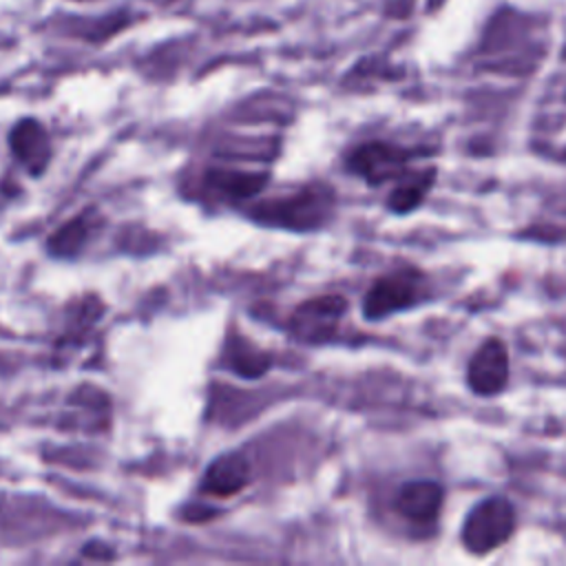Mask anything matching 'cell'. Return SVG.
I'll list each match as a JSON object with an SVG mask.
<instances>
[{
    "instance_id": "obj_12",
    "label": "cell",
    "mask_w": 566,
    "mask_h": 566,
    "mask_svg": "<svg viewBox=\"0 0 566 566\" xmlns=\"http://www.w3.org/2000/svg\"><path fill=\"white\" fill-rule=\"evenodd\" d=\"M265 177L254 172H241V170H214L210 172V184L228 197H245L256 192L263 186Z\"/></svg>"
},
{
    "instance_id": "obj_9",
    "label": "cell",
    "mask_w": 566,
    "mask_h": 566,
    "mask_svg": "<svg viewBox=\"0 0 566 566\" xmlns=\"http://www.w3.org/2000/svg\"><path fill=\"white\" fill-rule=\"evenodd\" d=\"M11 150L15 157L31 170V175H40L51 155L46 130L35 119H22L11 130Z\"/></svg>"
},
{
    "instance_id": "obj_1",
    "label": "cell",
    "mask_w": 566,
    "mask_h": 566,
    "mask_svg": "<svg viewBox=\"0 0 566 566\" xmlns=\"http://www.w3.org/2000/svg\"><path fill=\"white\" fill-rule=\"evenodd\" d=\"M334 210V192L325 186H307L294 195L263 201L252 212L254 219L268 226L292 228V230H314L323 226Z\"/></svg>"
},
{
    "instance_id": "obj_4",
    "label": "cell",
    "mask_w": 566,
    "mask_h": 566,
    "mask_svg": "<svg viewBox=\"0 0 566 566\" xmlns=\"http://www.w3.org/2000/svg\"><path fill=\"white\" fill-rule=\"evenodd\" d=\"M345 310V298L336 294L310 298L292 314V334L303 343H325L336 334Z\"/></svg>"
},
{
    "instance_id": "obj_8",
    "label": "cell",
    "mask_w": 566,
    "mask_h": 566,
    "mask_svg": "<svg viewBox=\"0 0 566 566\" xmlns=\"http://www.w3.org/2000/svg\"><path fill=\"white\" fill-rule=\"evenodd\" d=\"M442 504V489L429 480H416L400 486L396 495V509L402 517L424 524L436 520Z\"/></svg>"
},
{
    "instance_id": "obj_7",
    "label": "cell",
    "mask_w": 566,
    "mask_h": 566,
    "mask_svg": "<svg viewBox=\"0 0 566 566\" xmlns=\"http://www.w3.org/2000/svg\"><path fill=\"white\" fill-rule=\"evenodd\" d=\"M250 482V464L241 453L219 455L203 473V491L210 495L230 497Z\"/></svg>"
},
{
    "instance_id": "obj_2",
    "label": "cell",
    "mask_w": 566,
    "mask_h": 566,
    "mask_svg": "<svg viewBox=\"0 0 566 566\" xmlns=\"http://www.w3.org/2000/svg\"><path fill=\"white\" fill-rule=\"evenodd\" d=\"M515 526V511L504 497H486L464 520L462 544L473 555L491 553L502 546Z\"/></svg>"
},
{
    "instance_id": "obj_5",
    "label": "cell",
    "mask_w": 566,
    "mask_h": 566,
    "mask_svg": "<svg viewBox=\"0 0 566 566\" xmlns=\"http://www.w3.org/2000/svg\"><path fill=\"white\" fill-rule=\"evenodd\" d=\"M409 161V150L385 144V142H369L358 146L349 159L347 166L352 172L360 175L369 184H382L387 179H396L405 175Z\"/></svg>"
},
{
    "instance_id": "obj_3",
    "label": "cell",
    "mask_w": 566,
    "mask_h": 566,
    "mask_svg": "<svg viewBox=\"0 0 566 566\" xmlns=\"http://www.w3.org/2000/svg\"><path fill=\"white\" fill-rule=\"evenodd\" d=\"M420 296H422V276L411 268H402L374 281V285L365 294L363 314L369 321H380L389 314L411 307Z\"/></svg>"
},
{
    "instance_id": "obj_10",
    "label": "cell",
    "mask_w": 566,
    "mask_h": 566,
    "mask_svg": "<svg viewBox=\"0 0 566 566\" xmlns=\"http://www.w3.org/2000/svg\"><path fill=\"white\" fill-rule=\"evenodd\" d=\"M433 175H436L433 168L402 175L400 184L391 190V197H389L387 206L394 212H409V210H413L424 199V195L429 192V188L433 184Z\"/></svg>"
},
{
    "instance_id": "obj_11",
    "label": "cell",
    "mask_w": 566,
    "mask_h": 566,
    "mask_svg": "<svg viewBox=\"0 0 566 566\" xmlns=\"http://www.w3.org/2000/svg\"><path fill=\"white\" fill-rule=\"evenodd\" d=\"M91 230H93V223H91V214H82V217H75L71 219L69 223H64L49 241V250L57 256H71L75 254L84 243L86 239L91 237Z\"/></svg>"
},
{
    "instance_id": "obj_6",
    "label": "cell",
    "mask_w": 566,
    "mask_h": 566,
    "mask_svg": "<svg viewBox=\"0 0 566 566\" xmlns=\"http://www.w3.org/2000/svg\"><path fill=\"white\" fill-rule=\"evenodd\" d=\"M469 387L480 396H493L509 380V352L500 338L484 340L467 369Z\"/></svg>"
}]
</instances>
